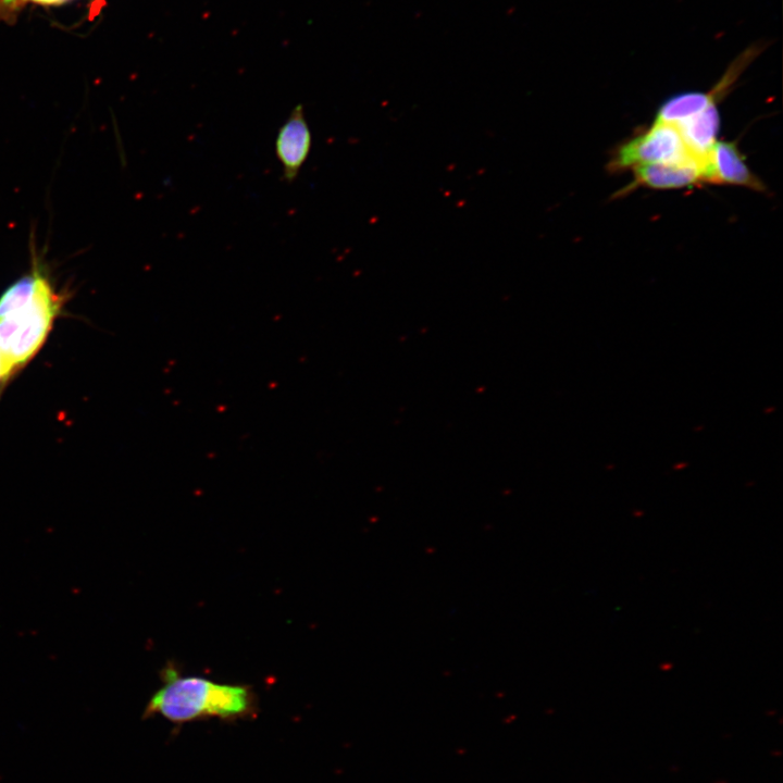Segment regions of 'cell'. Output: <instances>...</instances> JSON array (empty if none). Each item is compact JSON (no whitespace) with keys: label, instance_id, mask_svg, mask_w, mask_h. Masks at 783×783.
Wrapping results in <instances>:
<instances>
[{"label":"cell","instance_id":"obj_2","mask_svg":"<svg viewBox=\"0 0 783 783\" xmlns=\"http://www.w3.org/2000/svg\"><path fill=\"white\" fill-rule=\"evenodd\" d=\"M163 682L149 699L146 717L158 714L173 723H186L204 718H241L252 709V694L244 685L184 676L174 669H165Z\"/></svg>","mask_w":783,"mask_h":783},{"label":"cell","instance_id":"obj_1","mask_svg":"<svg viewBox=\"0 0 783 783\" xmlns=\"http://www.w3.org/2000/svg\"><path fill=\"white\" fill-rule=\"evenodd\" d=\"M61 306L60 295L35 260L30 273L0 296V351L13 371L42 346Z\"/></svg>","mask_w":783,"mask_h":783},{"label":"cell","instance_id":"obj_5","mask_svg":"<svg viewBox=\"0 0 783 783\" xmlns=\"http://www.w3.org/2000/svg\"><path fill=\"white\" fill-rule=\"evenodd\" d=\"M312 144V135L302 104L296 105L277 130L275 153L285 181L293 182L304 164Z\"/></svg>","mask_w":783,"mask_h":783},{"label":"cell","instance_id":"obj_3","mask_svg":"<svg viewBox=\"0 0 783 783\" xmlns=\"http://www.w3.org/2000/svg\"><path fill=\"white\" fill-rule=\"evenodd\" d=\"M685 162L701 163L689 151L675 126L655 121L648 129L619 146L609 162V170L618 172L641 165Z\"/></svg>","mask_w":783,"mask_h":783},{"label":"cell","instance_id":"obj_6","mask_svg":"<svg viewBox=\"0 0 783 783\" xmlns=\"http://www.w3.org/2000/svg\"><path fill=\"white\" fill-rule=\"evenodd\" d=\"M632 170V187L676 189L704 183L701 163L698 162L648 164Z\"/></svg>","mask_w":783,"mask_h":783},{"label":"cell","instance_id":"obj_8","mask_svg":"<svg viewBox=\"0 0 783 783\" xmlns=\"http://www.w3.org/2000/svg\"><path fill=\"white\" fill-rule=\"evenodd\" d=\"M67 0H0V8L4 11L16 10L27 2H33L42 5H59Z\"/></svg>","mask_w":783,"mask_h":783},{"label":"cell","instance_id":"obj_7","mask_svg":"<svg viewBox=\"0 0 783 783\" xmlns=\"http://www.w3.org/2000/svg\"><path fill=\"white\" fill-rule=\"evenodd\" d=\"M713 102L697 114L673 125L678 128L689 151L700 161L717 141L720 115Z\"/></svg>","mask_w":783,"mask_h":783},{"label":"cell","instance_id":"obj_9","mask_svg":"<svg viewBox=\"0 0 783 783\" xmlns=\"http://www.w3.org/2000/svg\"><path fill=\"white\" fill-rule=\"evenodd\" d=\"M14 371L0 351V384L5 383Z\"/></svg>","mask_w":783,"mask_h":783},{"label":"cell","instance_id":"obj_4","mask_svg":"<svg viewBox=\"0 0 783 783\" xmlns=\"http://www.w3.org/2000/svg\"><path fill=\"white\" fill-rule=\"evenodd\" d=\"M704 183L729 184L765 191L763 183L749 170L735 142L716 141L701 160Z\"/></svg>","mask_w":783,"mask_h":783}]
</instances>
